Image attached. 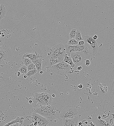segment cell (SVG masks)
I'll list each match as a JSON object with an SVG mask.
<instances>
[{
	"mask_svg": "<svg viewBox=\"0 0 114 126\" xmlns=\"http://www.w3.org/2000/svg\"><path fill=\"white\" fill-rule=\"evenodd\" d=\"M39 107L32 109L33 112L37 113L48 119L52 121L56 117L57 111L56 107L52 104L40 105Z\"/></svg>",
	"mask_w": 114,
	"mask_h": 126,
	"instance_id": "cell-1",
	"label": "cell"
},
{
	"mask_svg": "<svg viewBox=\"0 0 114 126\" xmlns=\"http://www.w3.org/2000/svg\"><path fill=\"white\" fill-rule=\"evenodd\" d=\"M35 95L33 102L34 105H48L52 104L53 99L51 95L47 93H37Z\"/></svg>",
	"mask_w": 114,
	"mask_h": 126,
	"instance_id": "cell-2",
	"label": "cell"
},
{
	"mask_svg": "<svg viewBox=\"0 0 114 126\" xmlns=\"http://www.w3.org/2000/svg\"><path fill=\"white\" fill-rule=\"evenodd\" d=\"M51 68L56 74L62 75L67 72L70 68V65L64 61H62L52 65Z\"/></svg>",
	"mask_w": 114,
	"mask_h": 126,
	"instance_id": "cell-3",
	"label": "cell"
},
{
	"mask_svg": "<svg viewBox=\"0 0 114 126\" xmlns=\"http://www.w3.org/2000/svg\"><path fill=\"white\" fill-rule=\"evenodd\" d=\"M78 111L74 107L68 106L65 107L60 113V117L62 119L72 118L77 116Z\"/></svg>",
	"mask_w": 114,
	"mask_h": 126,
	"instance_id": "cell-4",
	"label": "cell"
},
{
	"mask_svg": "<svg viewBox=\"0 0 114 126\" xmlns=\"http://www.w3.org/2000/svg\"><path fill=\"white\" fill-rule=\"evenodd\" d=\"M83 40L85 44L89 48L92 55L96 54L97 52L98 47L96 40L93 39L92 36L88 35L84 36Z\"/></svg>",
	"mask_w": 114,
	"mask_h": 126,
	"instance_id": "cell-5",
	"label": "cell"
},
{
	"mask_svg": "<svg viewBox=\"0 0 114 126\" xmlns=\"http://www.w3.org/2000/svg\"><path fill=\"white\" fill-rule=\"evenodd\" d=\"M70 56L75 66L81 65L85 59L83 54L81 51L73 52L71 53Z\"/></svg>",
	"mask_w": 114,
	"mask_h": 126,
	"instance_id": "cell-6",
	"label": "cell"
},
{
	"mask_svg": "<svg viewBox=\"0 0 114 126\" xmlns=\"http://www.w3.org/2000/svg\"><path fill=\"white\" fill-rule=\"evenodd\" d=\"M26 118H31L34 121H37L38 126H47L49 123V121L48 119L35 112H33L31 115L27 116Z\"/></svg>",
	"mask_w": 114,
	"mask_h": 126,
	"instance_id": "cell-7",
	"label": "cell"
},
{
	"mask_svg": "<svg viewBox=\"0 0 114 126\" xmlns=\"http://www.w3.org/2000/svg\"><path fill=\"white\" fill-rule=\"evenodd\" d=\"M50 50L53 54L63 57L66 54L64 45L61 43L52 47Z\"/></svg>",
	"mask_w": 114,
	"mask_h": 126,
	"instance_id": "cell-8",
	"label": "cell"
},
{
	"mask_svg": "<svg viewBox=\"0 0 114 126\" xmlns=\"http://www.w3.org/2000/svg\"><path fill=\"white\" fill-rule=\"evenodd\" d=\"M64 58L54 55L50 52L47 53L46 60L50 66H51L60 62L63 61Z\"/></svg>",
	"mask_w": 114,
	"mask_h": 126,
	"instance_id": "cell-9",
	"label": "cell"
},
{
	"mask_svg": "<svg viewBox=\"0 0 114 126\" xmlns=\"http://www.w3.org/2000/svg\"><path fill=\"white\" fill-rule=\"evenodd\" d=\"M66 54L68 56H70L71 53L73 52L81 51L83 49L82 45H71L65 44V45Z\"/></svg>",
	"mask_w": 114,
	"mask_h": 126,
	"instance_id": "cell-10",
	"label": "cell"
},
{
	"mask_svg": "<svg viewBox=\"0 0 114 126\" xmlns=\"http://www.w3.org/2000/svg\"><path fill=\"white\" fill-rule=\"evenodd\" d=\"M78 120L77 116L72 118L63 119L62 123L64 126H78Z\"/></svg>",
	"mask_w": 114,
	"mask_h": 126,
	"instance_id": "cell-11",
	"label": "cell"
},
{
	"mask_svg": "<svg viewBox=\"0 0 114 126\" xmlns=\"http://www.w3.org/2000/svg\"><path fill=\"white\" fill-rule=\"evenodd\" d=\"M44 60L42 58H40L31 60L32 63H34L37 72H39L41 71L42 62Z\"/></svg>",
	"mask_w": 114,
	"mask_h": 126,
	"instance_id": "cell-12",
	"label": "cell"
},
{
	"mask_svg": "<svg viewBox=\"0 0 114 126\" xmlns=\"http://www.w3.org/2000/svg\"><path fill=\"white\" fill-rule=\"evenodd\" d=\"M27 57L30 59L31 60L36 59L42 58V56L40 55L36 52H35L34 53H26L24 54L22 56V57Z\"/></svg>",
	"mask_w": 114,
	"mask_h": 126,
	"instance_id": "cell-13",
	"label": "cell"
},
{
	"mask_svg": "<svg viewBox=\"0 0 114 126\" xmlns=\"http://www.w3.org/2000/svg\"><path fill=\"white\" fill-rule=\"evenodd\" d=\"M24 118L23 117H17L15 119L12 120L11 122L8 123L4 126H10V125L16 123H19L21 125L23 122Z\"/></svg>",
	"mask_w": 114,
	"mask_h": 126,
	"instance_id": "cell-14",
	"label": "cell"
},
{
	"mask_svg": "<svg viewBox=\"0 0 114 126\" xmlns=\"http://www.w3.org/2000/svg\"><path fill=\"white\" fill-rule=\"evenodd\" d=\"M85 47L81 51L84 54L85 58L89 59L92 55L88 47L85 44Z\"/></svg>",
	"mask_w": 114,
	"mask_h": 126,
	"instance_id": "cell-15",
	"label": "cell"
},
{
	"mask_svg": "<svg viewBox=\"0 0 114 126\" xmlns=\"http://www.w3.org/2000/svg\"><path fill=\"white\" fill-rule=\"evenodd\" d=\"M63 60L64 62L69 64L71 68H73L75 67V65L73 62L71 57L68 56L66 54L64 55Z\"/></svg>",
	"mask_w": 114,
	"mask_h": 126,
	"instance_id": "cell-16",
	"label": "cell"
},
{
	"mask_svg": "<svg viewBox=\"0 0 114 126\" xmlns=\"http://www.w3.org/2000/svg\"><path fill=\"white\" fill-rule=\"evenodd\" d=\"M7 57V53L4 50L0 48V63L5 61Z\"/></svg>",
	"mask_w": 114,
	"mask_h": 126,
	"instance_id": "cell-17",
	"label": "cell"
},
{
	"mask_svg": "<svg viewBox=\"0 0 114 126\" xmlns=\"http://www.w3.org/2000/svg\"><path fill=\"white\" fill-rule=\"evenodd\" d=\"M6 12V9L4 5L0 4V21L5 17Z\"/></svg>",
	"mask_w": 114,
	"mask_h": 126,
	"instance_id": "cell-18",
	"label": "cell"
},
{
	"mask_svg": "<svg viewBox=\"0 0 114 126\" xmlns=\"http://www.w3.org/2000/svg\"><path fill=\"white\" fill-rule=\"evenodd\" d=\"M21 63L27 66L32 63L31 60L27 57H22Z\"/></svg>",
	"mask_w": 114,
	"mask_h": 126,
	"instance_id": "cell-19",
	"label": "cell"
},
{
	"mask_svg": "<svg viewBox=\"0 0 114 126\" xmlns=\"http://www.w3.org/2000/svg\"><path fill=\"white\" fill-rule=\"evenodd\" d=\"M18 70L21 73L26 74L28 72L27 66L24 65L18 69Z\"/></svg>",
	"mask_w": 114,
	"mask_h": 126,
	"instance_id": "cell-20",
	"label": "cell"
},
{
	"mask_svg": "<svg viewBox=\"0 0 114 126\" xmlns=\"http://www.w3.org/2000/svg\"><path fill=\"white\" fill-rule=\"evenodd\" d=\"M75 39L78 41L83 40L81 37V32L79 30H77L76 33Z\"/></svg>",
	"mask_w": 114,
	"mask_h": 126,
	"instance_id": "cell-21",
	"label": "cell"
},
{
	"mask_svg": "<svg viewBox=\"0 0 114 126\" xmlns=\"http://www.w3.org/2000/svg\"><path fill=\"white\" fill-rule=\"evenodd\" d=\"M78 41L75 38L70 39L68 41L67 44L71 45H75L78 44Z\"/></svg>",
	"mask_w": 114,
	"mask_h": 126,
	"instance_id": "cell-22",
	"label": "cell"
},
{
	"mask_svg": "<svg viewBox=\"0 0 114 126\" xmlns=\"http://www.w3.org/2000/svg\"><path fill=\"white\" fill-rule=\"evenodd\" d=\"M77 30L76 29L73 28L71 29L69 34V37L70 39L75 38L77 32Z\"/></svg>",
	"mask_w": 114,
	"mask_h": 126,
	"instance_id": "cell-23",
	"label": "cell"
},
{
	"mask_svg": "<svg viewBox=\"0 0 114 126\" xmlns=\"http://www.w3.org/2000/svg\"><path fill=\"white\" fill-rule=\"evenodd\" d=\"M37 72V70L36 68L28 71L27 73L26 74L27 77H30L33 76Z\"/></svg>",
	"mask_w": 114,
	"mask_h": 126,
	"instance_id": "cell-24",
	"label": "cell"
},
{
	"mask_svg": "<svg viewBox=\"0 0 114 126\" xmlns=\"http://www.w3.org/2000/svg\"><path fill=\"white\" fill-rule=\"evenodd\" d=\"M35 68L36 67L35 65L32 63L27 66V70L28 71Z\"/></svg>",
	"mask_w": 114,
	"mask_h": 126,
	"instance_id": "cell-25",
	"label": "cell"
},
{
	"mask_svg": "<svg viewBox=\"0 0 114 126\" xmlns=\"http://www.w3.org/2000/svg\"><path fill=\"white\" fill-rule=\"evenodd\" d=\"M4 41V37H2L1 34L0 37V46H1L3 44Z\"/></svg>",
	"mask_w": 114,
	"mask_h": 126,
	"instance_id": "cell-26",
	"label": "cell"
},
{
	"mask_svg": "<svg viewBox=\"0 0 114 126\" xmlns=\"http://www.w3.org/2000/svg\"><path fill=\"white\" fill-rule=\"evenodd\" d=\"M85 42L83 40L78 41V44L79 45H82L85 44Z\"/></svg>",
	"mask_w": 114,
	"mask_h": 126,
	"instance_id": "cell-27",
	"label": "cell"
},
{
	"mask_svg": "<svg viewBox=\"0 0 114 126\" xmlns=\"http://www.w3.org/2000/svg\"><path fill=\"white\" fill-rule=\"evenodd\" d=\"M90 60L88 59H87L85 61V64L86 65L88 66L90 64Z\"/></svg>",
	"mask_w": 114,
	"mask_h": 126,
	"instance_id": "cell-28",
	"label": "cell"
},
{
	"mask_svg": "<svg viewBox=\"0 0 114 126\" xmlns=\"http://www.w3.org/2000/svg\"><path fill=\"white\" fill-rule=\"evenodd\" d=\"M17 76L19 78H20L21 77V73L19 71H18L17 72Z\"/></svg>",
	"mask_w": 114,
	"mask_h": 126,
	"instance_id": "cell-29",
	"label": "cell"
},
{
	"mask_svg": "<svg viewBox=\"0 0 114 126\" xmlns=\"http://www.w3.org/2000/svg\"><path fill=\"white\" fill-rule=\"evenodd\" d=\"M77 69L78 70L80 71L82 69V66L81 65H80L78 66L77 67Z\"/></svg>",
	"mask_w": 114,
	"mask_h": 126,
	"instance_id": "cell-30",
	"label": "cell"
},
{
	"mask_svg": "<svg viewBox=\"0 0 114 126\" xmlns=\"http://www.w3.org/2000/svg\"><path fill=\"white\" fill-rule=\"evenodd\" d=\"M93 38V39L95 40L96 39L98 38V36L96 35H95L92 37Z\"/></svg>",
	"mask_w": 114,
	"mask_h": 126,
	"instance_id": "cell-31",
	"label": "cell"
},
{
	"mask_svg": "<svg viewBox=\"0 0 114 126\" xmlns=\"http://www.w3.org/2000/svg\"><path fill=\"white\" fill-rule=\"evenodd\" d=\"M19 123H16L12 125H10V126H20V125H19Z\"/></svg>",
	"mask_w": 114,
	"mask_h": 126,
	"instance_id": "cell-32",
	"label": "cell"
},
{
	"mask_svg": "<svg viewBox=\"0 0 114 126\" xmlns=\"http://www.w3.org/2000/svg\"><path fill=\"white\" fill-rule=\"evenodd\" d=\"M34 126H37L38 125L37 122L36 121H35L34 123Z\"/></svg>",
	"mask_w": 114,
	"mask_h": 126,
	"instance_id": "cell-33",
	"label": "cell"
},
{
	"mask_svg": "<svg viewBox=\"0 0 114 126\" xmlns=\"http://www.w3.org/2000/svg\"><path fill=\"white\" fill-rule=\"evenodd\" d=\"M78 87L79 88H81L82 87V84H80L78 85Z\"/></svg>",
	"mask_w": 114,
	"mask_h": 126,
	"instance_id": "cell-34",
	"label": "cell"
},
{
	"mask_svg": "<svg viewBox=\"0 0 114 126\" xmlns=\"http://www.w3.org/2000/svg\"><path fill=\"white\" fill-rule=\"evenodd\" d=\"M29 102L30 104H31L33 103V101L31 100H30L29 101Z\"/></svg>",
	"mask_w": 114,
	"mask_h": 126,
	"instance_id": "cell-35",
	"label": "cell"
},
{
	"mask_svg": "<svg viewBox=\"0 0 114 126\" xmlns=\"http://www.w3.org/2000/svg\"><path fill=\"white\" fill-rule=\"evenodd\" d=\"M78 124L79 126H81L82 124V123L81 122H79L78 123Z\"/></svg>",
	"mask_w": 114,
	"mask_h": 126,
	"instance_id": "cell-36",
	"label": "cell"
},
{
	"mask_svg": "<svg viewBox=\"0 0 114 126\" xmlns=\"http://www.w3.org/2000/svg\"><path fill=\"white\" fill-rule=\"evenodd\" d=\"M27 76L26 74H25V75L24 76V77L25 79L26 78H27Z\"/></svg>",
	"mask_w": 114,
	"mask_h": 126,
	"instance_id": "cell-37",
	"label": "cell"
},
{
	"mask_svg": "<svg viewBox=\"0 0 114 126\" xmlns=\"http://www.w3.org/2000/svg\"><path fill=\"white\" fill-rule=\"evenodd\" d=\"M55 94H52V96L53 97H55Z\"/></svg>",
	"mask_w": 114,
	"mask_h": 126,
	"instance_id": "cell-38",
	"label": "cell"
},
{
	"mask_svg": "<svg viewBox=\"0 0 114 126\" xmlns=\"http://www.w3.org/2000/svg\"><path fill=\"white\" fill-rule=\"evenodd\" d=\"M98 119H100L101 118V116H98Z\"/></svg>",
	"mask_w": 114,
	"mask_h": 126,
	"instance_id": "cell-39",
	"label": "cell"
},
{
	"mask_svg": "<svg viewBox=\"0 0 114 126\" xmlns=\"http://www.w3.org/2000/svg\"><path fill=\"white\" fill-rule=\"evenodd\" d=\"M40 72V73L41 74H42L43 73V71H41Z\"/></svg>",
	"mask_w": 114,
	"mask_h": 126,
	"instance_id": "cell-40",
	"label": "cell"
},
{
	"mask_svg": "<svg viewBox=\"0 0 114 126\" xmlns=\"http://www.w3.org/2000/svg\"><path fill=\"white\" fill-rule=\"evenodd\" d=\"M2 35V37H4L5 36V35L4 34H1Z\"/></svg>",
	"mask_w": 114,
	"mask_h": 126,
	"instance_id": "cell-41",
	"label": "cell"
},
{
	"mask_svg": "<svg viewBox=\"0 0 114 126\" xmlns=\"http://www.w3.org/2000/svg\"><path fill=\"white\" fill-rule=\"evenodd\" d=\"M85 123L86 124H88V122L87 121H86L85 122Z\"/></svg>",
	"mask_w": 114,
	"mask_h": 126,
	"instance_id": "cell-42",
	"label": "cell"
},
{
	"mask_svg": "<svg viewBox=\"0 0 114 126\" xmlns=\"http://www.w3.org/2000/svg\"><path fill=\"white\" fill-rule=\"evenodd\" d=\"M1 48V46H0V48Z\"/></svg>",
	"mask_w": 114,
	"mask_h": 126,
	"instance_id": "cell-43",
	"label": "cell"
},
{
	"mask_svg": "<svg viewBox=\"0 0 114 126\" xmlns=\"http://www.w3.org/2000/svg\"><path fill=\"white\" fill-rule=\"evenodd\" d=\"M1 34H0V36Z\"/></svg>",
	"mask_w": 114,
	"mask_h": 126,
	"instance_id": "cell-44",
	"label": "cell"
},
{
	"mask_svg": "<svg viewBox=\"0 0 114 126\" xmlns=\"http://www.w3.org/2000/svg\"></svg>",
	"mask_w": 114,
	"mask_h": 126,
	"instance_id": "cell-45",
	"label": "cell"
}]
</instances>
